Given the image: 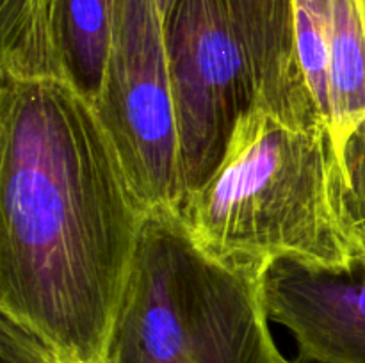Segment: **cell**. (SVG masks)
Masks as SVG:
<instances>
[{
  "mask_svg": "<svg viewBox=\"0 0 365 363\" xmlns=\"http://www.w3.org/2000/svg\"><path fill=\"white\" fill-rule=\"evenodd\" d=\"M164 28L185 198L212 177L235 125L255 110L328 128L296 53L294 0H171Z\"/></svg>",
  "mask_w": 365,
  "mask_h": 363,
  "instance_id": "3957f363",
  "label": "cell"
},
{
  "mask_svg": "<svg viewBox=\"0 0 365 363\" xmlns=\"http://www.w3.org/2000/svg\"><path fill=\"white\" fill-rule=\"evenodd\" d=\"M116 0H56L53 46L61 77L95 103L114 34Z\"/></svg>",
  "mask_w": 365,
  "mask_h": 363,
  "instance_id": "52a82bcc",
  "label": "cell"
},
{
  "mask_svg": "<svg viewBox=\"0 0 365 363\" xmlns=\"http://www.w3.org/2000/svg\"><path fill=\"white\" fill-rule=\"evenodd\" d=\"M296 53L321 120L330 130L331 18L330 0H294Z\"/></svg>",
  "mask_w": 365,
  "mask_h": 363,
  "instance_id": "ba28073f",
  "label": "cell"
},
{
  "mask_svg": "<svg viewBox=\"0 0 365 363\" xmlns=\"http://www.w3.org/2000/svg\"><path fill=\"white\" fill-rule=\"evenodd\" d=\"M0 82V313L61 363H109L146 210L88 98Z\"/></svg>",
  "mask_w": 365,
  "mask_h": 363,
  "instance_id": "6da1fadb",
  "label": "cell"
},
{
  "mask_svg": "<svg viewBox=\"0 0 365 363\" xmlns=\"http://www.w3.org/2000/svg\"><path fill=\"white\" fill-rule=\"evenodd\" d=\"M271 322L284 326L310 363H365V263L328 269L278 260L260 276Z\"/></svg>",
  "mask_w": 365,
  "mask_h": 363,
  "instance_id": "8992f818",
  "label": "cell"
},
{
  "mask_svg": "<svg viewBox=\"0 0 365 363\" xmlns=\"http://www.w3.org/2000/svg\"><path fill=\"white\" fill-rule=\"evenodd\" d=\"M342 169V210L349 237L365 263V120L339 152Z\"/></svg>",
  "mask_w": 365,
  "mask_h": 363,
  "instance_id": "9c48e42d",
  "label": "cell"
},
{
  "mask_svg": "<svg viewBox=\"0 0 365 363\" xmlns=\"http://www.w3.org/2000/svg\"><path fill=\"white\" fill-rule=\"evenodd\" d=\"M291 363H310V362H303V359H296V362H291Z\"/></svg>",
  "mask_w": 365,
  "mask_h": 363,
  "instance_id": "8fae6325",
  "label": "cell"
},
{
  "mask_svg": "<svg viewBox=\"0 0 365 363\" xmlns=\"http://www.w3.org/2000/svg\"><path fill=\"white\" fill-rule=\"evenodd\" d=\"M93 107L146 214H180V127L160 0H116L113 45Z\"/></svg>",
  "mask_w": 365,
  "mask_h": 363,
  "instance_id": "5b68a950",
  "label": "cell"
},
{
  "mask_svg": "<svg viewBox=\"0 0 365 363\" xmlns=\"http://www.w3.org/2000/svg\"><path fill=\"white\" fill-rule=\"evenodd\" d=\"M180 217L223 265L260 278L278 260L339 269L360 260L342 210V169L328 128L255 110L234 128L212 177Z\"/></svg>",
  "mask_w": 365,
  "mask_h": 363,
  "instance_id": "7a4b0ae2",
  "label": "cell"
},
{
  "mask_svg": "<svg viewBox=\"0 0 365 363\" xmlns=\"http://www.w3.org/2000/svg\"><path fill=\"white\" fill-rule=\"evenodd\" d=\"M0 363H61L38 337L0 313Z\"/></svg>",
  "mask_w": 365,
  "mask_h": 363,
  "instance_id": "30bf717a",
  "label": "cell"
},
{
  "mask_svg": "<svg viewBox=\"0 0 365 363\" xmlns=\"http://www.w3.org/2000/svg\"><path fill=\"white\" fill-rule=\"evenodd\" d=\"M260 278L207 255L177 212L146 214L109 363H291L271 335Z\"/></svg>",
  "mask_w": 365,
  "mask_h": 363,
  "instance_id": "277c9868",
  "label": "cell"
}]
</instances>
